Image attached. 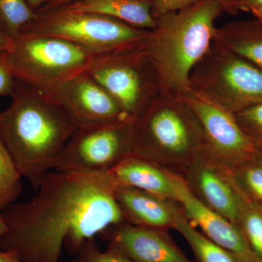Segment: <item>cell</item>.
<instances>
[{
  "mask_svg": "<svg viewBox=\"0 0 262 262\" xmlns=\"http://www.w3.org/2000/svg\"><path fill=\"white\" fill-rule=\"evenodd\" d=\"M86 72L131 120L162 94L158 76L142 48L96 56Z\"/></svg>",
  "mask_w": 262,
  "mask_h": 262,
  "instance_id": "cell-8",
  "label": "cell"
},
{
  "mask_svg": "<svg viewBox=\"0 0 262 262\" xmlns=\"http://www.w3.org/2000/svg\"><path fill=\"white\" fill-rule=\"evenodd\" d=\"M35 195L3 211L0 250L21 262H60L62 249L77 253L89 239L124 221L106 173L52 170Z\"/></svg>",
  "mask_w": 262,
  "mask_h": 262,
  "instance_id": "cell-1",
  "label": "cell"
},
{
  "mask_svg": "<svg viewBox=\"0 0 262 262\" xmlns=\"http://www.w3.org/2000/svg\"><path fill=\"white\" fill-rule=\"evenodd\" d=\"M225 13L217 0L196 4L156 19L142 50L154 67L162 93L190 91L189 76L211 47L215 20Z\"/></svg>",
  "mask_w": 262,
  "mask_h": 262,
  "instance_id": "cell-3",
  "label": "cell"
},
{
  "mask_svg": "<svg viewBox=\"0 0 262 262\" xmlns=\"http://www.w3.org/2000/svg\"><path fill=\"white\" fill-rule=\"evenodd\" d=\"M179 96L199 120L205 149L229 168H235L257 152L234 115L191 91Z\"/></svg>",
  "mask_w": 262,
  "mask_h": 262,
  "instance_id": "cell-10",
  "label": "cell"
},
{
  "mask_svg": "<svg viewBox=\"0 0 262 262\" xmlns=\"http://www.w3.org/2000/svg\"><path fill=\"white\" fill-rule=\"evenodd\" d=\"M213 42L262 70V23L258 19L217 27Z\"/></svg>",
  "mask_w": 262,
  "mask_h": 262,
  "instance_id": "cell-18",
  "label": "cell"
},
{
  "mask_svg": "<svg viewBox=\"0 0 262 262\" xmlns=\"http://www.w3.org/2000/svg\"><path fill=\"white\" fill-rule=\"evenodd\" d=\"M177 203L189 221L207 237L239 262H262L253 253L238 226L203 206L193 196L180 176L174 175Z\"/></svg>",
  "mask_w": 262,
  "mask_h": 262,
  "instance_id": "cell-14",
  "label": "cell"
},
{
  "mask_svg": "<svg viewBox=\"0 0 262 262\" xmlns=\"http://www.w3.org/2000/svg\"><path fill=\"white\" fill-rule=\"evenodd\" d=\"M11 98L0 111V140L22 177L37 189L77 127L51 96L20 81Z\"/></svg>",
  "mask_w": 262,
  "mask_h": 262,
  "instance_id": "cell-2",
  "label": "cell"
},
{
  "mask_svg": "<svg viewBox=\"0 0 262 262\" xmlns=\"http://www.w3.org/2000/svg\"><path fill=\"white\" fill-rule=\"evenodd\" d=\"M17 81L8 59V53L0 51V96L11 97Z\"/></svg>",
  "mask_w": 262,
  "mask_h": 262,
  "instance_id": "cell-26",
  "label": "cell"
},
{
  "mask_svg": "<svg viewBox=\"0 0 262 262\" xmlns=\"http://www.w3.org/2000/svg\"><path fill=\"white\" fill-rule=\"evenodd\" d=\"M37 16L27 0H0V27L10 38L23 32Z\"/></svg>",
  "mask_w": 262,
  "mask_h": 262,
  "instance_id": "cell-22",
  "label": "cell"
},
{
  "mask_svg": "<svg viewBox=\"0 0 262 262\" xmlns=\"http://www.w3.org/2000/svg\"><path fill=\"white\" fill-rule=\"evenodd\" d=\"M5 231H6V225L3 219V211L0 209V237L5 233Z\"/></svg>",
  "mask_w": 262,
  "mask_h": 262,
  "instance_id": "cell-34",
  "label": "cell"
},
{
  "mask_svg": "<svg viewBox=\"0 0 262 262\" xmlns=\"http://www.w3.org/2000/svg\"><path fill=\"white\" fill-rule=\"evenodd\" d=\"M11 39L7 53L15 78L48 96L87 72L96 57L61 38L21 32Z\"/></svg>",
  "mask_w": 262,
  "mask_h": 262,
  "instance_id": "cell-5",
  "label": "cell"
},
{
  "mask_svg": "<svg viewBox=\"0 0 262 262\" xmlns=\"http://www.w3.org/2000/svg\"><path fill=\"white\" fill-rule=\"evenodd\" d=\"M60 8L105 15L146 30H151L156 25L151 0H82Z\"/></svg>",
  "mask_w": 262,
  "mask_h": 262,
  "instance_id": "cell-17",
  "label": "cell"
},
{
  "mask_svg": "<svg viewBox=\"0 0 262 262\" xmlns=\"http://www.w3.org/2000/svg\"><path fill=\"white\" fill-rule=\"evenodd\" d=\"M204 148L199 120L177 95L162 93L134 120L132 154L181 177Z\"/></svg>",
  "mask_w": 262,
  "mask_h": 262,
  "instance_id": "cell-4",
  "label": "cell"
},
{
  "mask_svg": "<svg viewBox=\"0 0 262 262\" xmlns=\"http://www.w3.org/2000/svg\"><path fill=\"white\" fill-rule=\"evenodd\" d=\"M173 229L187 241L194 254V262H239L230 253L198 231L188 220L182 208L177 215Z\"/></svg>",
  "mask_w": 262,
  "mask_h": 262,
  "instance_id": "cell-20",
  "label": "cell"
},
{
  "mask_svg": "<svg viewBox=\"0 0 262 262\" xmlns=\"http://www.w3.org/2000/svg\"><path fill=\"white\" fill-rule=\"evenodd\" d=\"M237 204V226L253 253L262 261V206L246 194L234 178Z\"/></svg>",
  "mask_w": 262,
  "mask_h": 262,
  "instance_id": "cell-19",
  "label": "cell"
},
{
  "mask_svg": "<svg viewBox=\"0 0 262 262\" xmlns=\"http://www.w3.org/2000/svg\"><path fill=\"white\" fill-rule=\"evenodd\" d=\"M106 174L115 187L136 188L164 199L177 201L175 173L144 158L129 155Z\"/></svg>",
  "mask_w": 262,
  "mask_h": 262,
  "instance_id": "cell-16",
  "label": "cell"
},
{
  "mask_svg": "<svg viewBox=\"0 0 262 262\" xmlns=\"http://www.w3.org/2000/svg\"><path fill=\"white\" fill-rule=\"evenodd\" d=\"M115 196L124 221L137 227L169 231L182 209L177 201L136 188L115 186Z\"/></svg>",
  "mask_w": 262,
  "mask_h": 262,
  "instance_id": "cell-15",
  "label": "cell"
},
{
  "mask_svg": "<svg viewBox=\"0 0 262 262\" xmlns=\"http://www.w3.org/2000/svg\"><path fill=\"white\" fill-rule=\"evenodd\" d=\"M134 122L125 119L79 127L58 157L55 170L106 173L132 155Z\"/></svg>",
  "mask_w": 262,
  "mask_h": 262,
  "instance_id": "cell-9",
  "label": "cell"
},
{
  "mask_svg": "<svg viewBox=\"0 0 262 262\" xmlns=\"http://www.w3.org/2000/svg\"><path fill=\"white\" fill-rule=\"evenodd\" d=\"M50 96L77 128L130 119L106 90L86 72L62 84Z\"/></svg>",
  "mask_w": 262,
  "mask_h": 262,
  "instance_id": "cell-11",
  "label": "cell"
},
{
  "mask_svg": "<svg viewBox=\"0 0 262 262\" xmlns=\"http://www.w3.org/2000/svg\"><path fill=\"white\" fill-rule=\"evenodd\" d=\"M236 182L250 198L262 206V151L231 169Z\"/></svg>",
  "mask_w": 262,
  "mask_h": 262,
  "instance_id": "cell-23",
  "label": "cell"
},
{
  "mask_svg": "<svg viewBox=\"0 0 262 262\" xmlns=\"http://www.w3.org/2000/svg\"><path fill=\"white\" fill-rule=\"evenodd\" d=\"M150 31L95 13L64 8L37 13L22 32L61 38L95 56L142 48Z\"/></svg>",
  "mask_w": 262,
  "mask_h": 262,
  "instance_id": "cell-7",
  "label": "cell"
},
{
  "mask_svg": "<svg viewBox=\"0 0 262 262\" xmlns=\"http://www.w3.org/2000/svg\"><path fill=\"white\" fill-rule=\"evenodd\" d=\"M11 38L0 27V51H8L11 46Z\"/></svg>",
  "mask_w": 262,
  "mask_h": 262,
  "instance_id": "cell-31",
  "label": "cell"
},
{
  "mask_svg": "<svg viewBox=\"0 0 262 262\" xmlns=\"http://www.w3.org/2000/svg\"><path fill=\"white\" fill-rule=\"evenodd\" d=\"M79 1H82V0H51L48 4L42 7V13L58 9V8H62V7H64L66 5H70L72 3Z\"/></svg>",
  "mask_w": 262,
  "mask_h": 262,
  "instance_id": "cell-29",
  "label": "cell"
},
{
  "mask_svg": "<svg viewBox=\"0 0 262 262\" xmlns=\"http://www.w3.org/2000/svg\"><path fill=\"white\" fill-rule=\"evenodd\" d=\"M100 235L107 242V248L123 253L133 262H194L183 252L168 231L123 222Z\"/></svg>",
  "mask_w": 262,
  "mask_h": 262,
  "instance_id": "cell-13",
  "label": "cell"
},
{
  "mask_svg": "<svg viewBox=\"0 0 262 262\" xmlns=\"http://www.w3.org/2000/svg\"><path fill=\"white\" fill-rule=\"evenodd\" d=\"M237 11L251 12L262 9V0H232Z\"/></svg>",
  "mask_w": 262,
  "mask_h": 262,
  "instance_id": "cell-28",
  "label": "cell"
},
{
  "mask_svg": "<svg viewBox=\"0 0 262 262\" xmlns=\"http://www.w3.org/2000/svg\"><path fill=\"white\" fill-rule=\"evenodd\" d=\"M189 89L234 115L262 103V70L212 42L191 72Z\"/></svg>",
  "mask_w": 262,
  "mask_h": 262,
  "instance_id": "cell-6",
  "label": "cell"
},
{
  "mask_svg": "<svg viewBox=\"0 0 262 262\" xmlns=\"http://www.w3.org/2000/svg\"><path fill=\"white\" fill-rule=\"evenodd\" d=\"M21 174L0 140V209L13 204L23 191Z\"/></svg>",
  "mask_w": 262,
  "mask_h": 262,
  "instance_id": "cell-21",
  "label": "cell"
},
{
  "mask_svg": "<svg viewBox=\"0 0 262 262\" xmlns=\"http://www.w3.org/2000/svg\"><path fill=\"white\" fill-rule=\"evenodd\" d=\"M251 13L256 17V19H258V20H260L262 23V9L252 10Z\"/></svg>",
  "mask_w": 262,
  "mask_h": 262,
  "instance_id": "cell-35",
  "label": "cell"
},
{
  "mask_svg": "<svg viewBox=\"0 0 262 262\" xmlns=\"http://www.w3.org/2000/svg\"><path fill=\"white\" fill-rule=\"evenodd\" d=\"M201 0H151V13L155 20L196 4Z\"/></svg>",
  "mask_w": 262,
  "mask_h": 262,
  "instance_id": "cell-27",
  "label": "cell"
},
{
  "mask_svg": "<svg viewBox=\"0 0 262 262\" xmlns=\"http://www.w3.org/2000/svg\"><path fill=\"white\" fill-rule=\"evenodd\" d=\"M234 116L256 149L262 151V103L245 108Z\"/></svg>",
  "mask_w": 262,
  "mask_h": 262,
  "instance_id": "cell-24",
  "label": "cell"
},
{
  "mask_svg": "<svg viewBox=\"0 0 262 262\" xmlns=\"http://www.w3.org/2000/svg\"><path fill=\"white\" fill-rule=\"evenodd\" d=\"M0 262H21L18 255L11 251L0 250Z\"/></svg>",
  "mask_w": 262,
  "mask_h": 262,
  "instance_id": "cell-30",
  "label": "cell"
},
{
  "mask_svg": "<svg viewBox=\"0 0 262 262\" xmlns=\"http://www.w3.org/2000/svg\"><path fill=\"white\" fill-rule=\"evenodd\" d=\"M72 262H133L123 253L117 250L107 248L102 251L98 248L94 238L89 239L76 253Z\"/></svg>",
  "mask_w": 262,
  "mask_h": 262,
  "instance_id": "cell-25",
  "label": "cell"
},
{
  "mask_svg": "<svg viewBox=\"0 0 262 262\" xmlns=\"http://www.w3.org/2000/svg\"><path fill=\"white\" fill-rule=\"evenodd\" d=\"M182 178L203 206L237 225V199L231 168L204 148Z\"/></svg>",
  "mask_w": 262,
  "mask_h": 262,
  "instance_id": "cell-12",
  "label": "cell"
},
{
  "mask_svg": "<svg viewBox=\"0 0 262 262\" xmlns=\"http://www.w3.org/2000/svg\"><path fill=\"white\" fill-rule=\"evenodd\" d=\"M217 1L220 2V4L222 5L225 13L230 15H236L238 13L232 0H217Z\"/></svg>",
  "mask_w": 262,
  "mask_h": 262,
  "instance_id": "cell-32",
  "label": "cell"
},
{
  "mask_svg": "<svg viewBox=\"0 0 262 262\" xmlns=\"http://www.w3.org/2000/svg\"><path fill=\"white\" fill-rule=\"evenodd\" d=\"M27 3L33 10L34 8H38V7L41 6L42 4H48L49 2L51 0H27Z\"/></svg>",
  "mask_w": 262,
  "mask_h": 262,
  "instance_id": "cell-33",
  "label": "cell"
}]
</instances>
